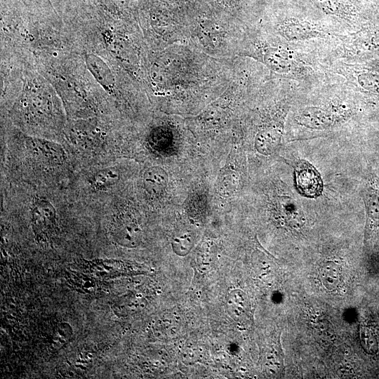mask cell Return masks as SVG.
Instances as JSON below:
<instances>
[{"mask_svg":"<svg viewBox=\"0 0 379 379\" xmlns=\"http://www.w3.org/2000/svg\"><path fill=\"white\" fill-rule=\"evenodd\" d=\"M351 96L334 95L316 105L301 107L294 116L295 123L307 129L322 131L347 121L355 113Z\"/></svg>","mask_w":379,"mask_h":379,"instance_id":"obj_1","label":"cell"},{"mask_svg":"<svg viewBox=\"0 0 379 379\" xmlns=\"http://www.w3.org/2000/svg\"><path fill=\"white\" fill-rule=\"evenodd\" d=\"M347 87L364 98L379 100V56L354 62L335 61L330 69Z\"/></svg>","mask_w":379,"mask_h":379,"instance_id":"obj_2","label":"cell"},{"mask_svg":"<svg viewBox=\"0 0 379 379\" xmlns=\"http://www.w3.org/2000/svg\"><path fill=\"white\" fill-rule=\"evenodd\" d=\"M278 32L291 44L338 39L344 34L321 22L291 16L284 18L279 24Z\"/></svg>","mask_w":379,"mask_h":379,"instance_id":"obj_3","label":"cell"},{"mask_svg":"<svg viewBox=\"0 0 379 379\" xmlns=\"http://www.w3.org/2000/svg\"><path fill=\"white\" fill-rule=\"evenodd\" d=\"M361 194L366 211L364 241L366 244L379 228V178L369 175Z\"/></svg>","mask_w":379,"mask_h":379,"instance_id":"obj_4","label":"cell"},{"mask_svg":"<svg viewBox=\"0 0 379 379\" xmlns=\"http://www.w3.org/2000/svg\"><path fill=\"white\" fill-rule=\"evenodd\" d=\"M109 234L120 246L134 248L140 244L142 232L138 221L132 215L122 212L113 218Z\"/></svg>","mask_w":379,"mask_h":379,"instance_id":"obj_5","label":"cell"},{"mask_svg":"<svg viewBox=\"0 0 379 379\" xmlns=\"http://www.w3.org/2000/svg\"><path fill=\"white\" fill-rule=\"evenodd\" d=\"M293 168L298 191L309 198L320 196L323 191V182L317 169L305 160L295 161Z\"/></svg>","mask_w":379,"mask_h":379,"instance_id":"obj_6","label":"cell"},{"mask_svg":"<svg viewBox=\"0 0 379 379\" xmlns=\"http://www.w3.org/2000/svg\"><path fill=\"white\" fill-rule=\"evenodd\" d=\"M31 222L36 234L49 237L55 230L57 211L51 201L43 197L34 199L31 204Z\"/></svg>","mask_w":379,"mask_h":379,"instance_id":"obj_7","label":"cell"},{"mask_svg":"<svg viewBox=\"0 0 379 379\" xmlns=\"http://www.w3.org/2000/svg\"><path fill=\"white\" fill-rule=\"evenodd\" d=\"M26 145L34 158L44 164L55 166L65 161V153L63 148L53 141L36 137H29Z\"/></svg>","mask_w":379,"mask_h":379,"instance_id":"obj_8","label":"cell"},{"mask_svg":"<svg viewBox=\"0 0 379 379\" xmlns=\"http://www.w3.org/2000/svg\"><path fill=\"white\" fill-rule=\"evenodd\" d=\"M49 1L56 13L67 23H74L91 16V0Z\"/></svg>","mask_w":379,"mask_h":379,"instance_id":"obj_9","label":"cell"},{"mask_svg":"<svg viewBox=\"0 0 379 379\" xmlns=\"http://www.w3.org/2000/svg\"><path fill=\"white\" fill-rule=\"evenodd\" d=\"M312 1L326 15L343 20L350 25L356 22L354 7L348 0H312Z\"/></svg>","mask_w":379,"mask_h":379,"instance_id":"obj_10","label":"cell"},{"mask_svg":"<svg viewBox=\"0 0 379 379\" xmlns=\"http://www.w3.org/2000/svg\"><path fill=\"white\" fill-rule=\"evenodd\" d=\"M284 120L277 123L261 131L255 140V147L260 153L272 154L281 144Z\"/></svg>","mask_w":379,"mask_h":379,"instance_id":"obj_11","label":"cell"},{"mask_svg":"<svg viewBox=\"0 0 379 379\" xmlns=\"http://www.w3.org/2000/svg\"><path fill=\"white\" fill-rule=\"evenodd\" d=\"M120 180V173L117 168L107 166L98 168L91 173L88 180L89 187L96 192L110 190Z\"/></svg>","mask_w":379,"mask_h":379,"instance_id":"obj_12","label":"cell"},{"mask_svg":"<svg viewBox=\"0 0 379 379\" xmlns=\"http://www.w3.org/2000/svg\"><path fill=\"white\" fill-rule=\"evenodd\" d=\"M168 183V174L160 166H152L146 169L142 175V184L145 192L152 197L160 196Z\"/></svg>","mask_w":379,"mask_h":379,"instance_id":"obj_13","label":"cell"},{"mask_svg":"<svg viewBox=\"0 0 379 379\" xmlns=\"http://www.w3.org/2000/svg\"><path fill=\"white\" fill-rule=\"evenodd\" d=\"M226 308L229 315L235 321L245 320L250 313V302L246 293L241 289L229 292L226 298Z\"/></svg>","mask_w":379,"mask_h":379,"instance_id":"obj_14","label":"cell"},{"mask_svg":"<svg viewBox=\"0 0 379 379\" xmlns=\"http://www.w3.org/2000/svg\"><path fill=\"white\" fill-rule=\"evenodd\" d=\"M289 197H279L277 200V213L280 218L288 225L298 227L303 225V214L298 213L294 201Z\"/></svg>","mask_w":379,"mask_h":379,"instance_id":"obj_15","label":"cell"},{"mask_svg":"<svg viewBox=\"0 0 379 379\" xmlns=\"http://www.w3.org/2000/svg\"><path fill=\"white\" fill-rule=\"evenodd\" d=\"M319 274L322 284L329 291H335L341 283V267L333 261L324 262L319 267Z\"/></svg>","mask_w":379,"mask_h":379,"instance_id":"obj_16","label":"cell"},{"mask_svg":"<svg viewBox=\"0 0 379 379\" xmlns=\"http://www.w3.org/2000/svg\"><path fill=\"white\" fill-rule=\"evenodd\" d=\"M1 1L22 7L34 15H58L49 0H1Z\"/></svg>","mask_w":379,"mask_h":379,"instance_id":"obj_17","label":"cell"},{"mask_svg":"<svg viewBox=\"0 0 379 379\" xmlns=\"http://www.w3.org/2000/svg\"><path fill=\"white\" fill-rule=\"evenodd\" d=\"M216 184L217 192L219 194L230 197L238 188L239 176L232 169H224L219 174Z\"/></svg>","mask_w":379,"mask_h":379,"instance_id":"obj_18","label":"cell"},{"mask_svg":"<svg viewBox=\"0 0 379 379\" xmlns=\"http://www.w3.org/2000/svg\"><path fill=\"white\" fill-rule=\"evenodd\" d=\"M359 338L364 351L374 354L378 352V343L375 333L369 327L362 326L359 328Z\"/></svg>","mask_w":379,"mask_h":379,"instance_id":"obj_19","label":"cell"},{"mask_svg":"<svg viewBox=\"0 0 379 379\" xmlns=\"http://www.w3.org/2000/svg\"><path fill=\"white\" fill-rule=\"evenodd\" d=\"M194 245V240L189 234L177 237L172 241L173 251L179 255L187 254Z\"/></svg>","mask_w":379,"mask_h":379,"instance_id":"obj_20","label":"cell"}]
</instances>
